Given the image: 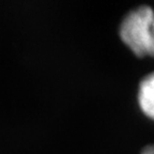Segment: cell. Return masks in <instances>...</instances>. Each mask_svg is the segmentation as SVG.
I'll return each instance as SVG.
<instances>
[{"label":"cell","instance_id":"277c9868","mask_svg":"<svg viewBox=\"0 0 154 154\" xmlns=\"http://www.w3.org/2000/svg\"><path fill=\"white\" fill-rule=\"evenodd\" d=\"M153 27H154V20H153Z\"/></svg>","mask_w":154,"mask_h":154},{"label":"cell","instance_id":"6da1fadb","mask_svg":"<svg viewBox=\"0 0 154 154\" xmlns=\"http://www.w3.org/2000/svg\"><path fill=\"white\" fill-rule=\"evenodd\" d=\"M154 10L149 5L135 8L120 24L119 35L136 57L154 58Z\"/></svg>","mask_w":154,"mask_h":154},{"label":"cell","instance_id":"3957f363","mask_svg":"<svg viewBox=\"0 0 154 154\" xmlns=\"http://www.w3.org/2000/svg\"><path fill=\"white\" fill-rule=\"evenodd\" d=\"M140 154H154V144H149L144 147Z\"/></svg>","mask_w":154,"mask_h":154},{"label":"cell","instance_id":"7a4b0ae2","mask_svg":"<svg viewBox=\"0 0 154 154\" xmlns=\"http://www.w3.org/2000/svg\"><path fill=\"white\" fill-rule=\"evenodd\" d=\"M137 100L142 113L154 121V72L146 75L139 82Z\"/></svg>","mask_w":154,"mask_h":154}]
</instances>
